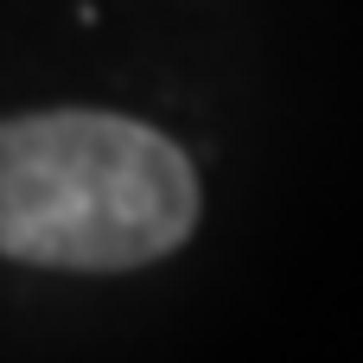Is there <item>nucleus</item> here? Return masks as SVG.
<instances>
[{
    "label": "nucleus",
    "mask_w": 363,
    "mask_h": 363,
    "mask_svg": "<svg viewBox=\"0 0 363 363\" xmlns=\"http://www.w3.org/2000/svg\"><path fill=\"white\" fill-rule=\"evenodd\" d=\"M198 230V172L147 121L45 108L0 121V255L64 274H121Z\"/></svg>",
    "instance_id": "nucleus-1"
}]
</instances>
